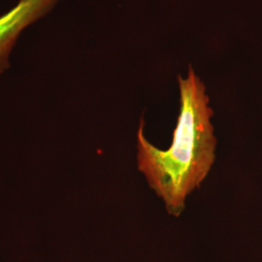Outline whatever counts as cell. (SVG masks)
I'll use <instances>...</instances> for the list:
<instances>
[{
  "label": "cell",
  "mask_w": 262,
  "mask_h": 262,
  "mask_svg": "<svg viewBox=\"0 0 262 262\" xmlns=\"http://www.w3.org/2000/svg\"><path fill=\"white\" fill-rule=\"evenodd\" d=\"M178 81L181 110L171 147L161 150L151 145L144 135L143 120L137 133L138 169L175 216L182 214L187 195L212 168L216 145L204 84L191 66L187 79L179 76Z\"/></svg>",
  "instance_id": "6da1fadb"
},
{
  "label": "cell",
  "mask_w": 262,
  "mask_h": 262,
  "mask_svg": "<svg viewBox=\"0 0 262 262\" xmlns=\"http://www.w3.org/2000/svg\"><path fill=\"white\" fill-rule=\"evenodd\" d=\"M61 0H19L0 16V76L10 67V56L19 35L56 8Z\"/></svg>",
  "instance_id": "7a4b0ae2"
}]
</instances>
